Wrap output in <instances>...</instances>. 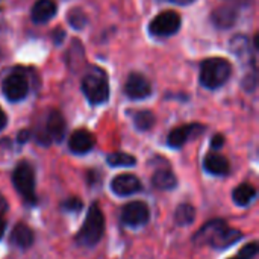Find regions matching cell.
Wrapping results in <instances>:
<instances>
[{
	"label": "cell",
	"instance_id": "3957f363",
	"mask_svg": "<svg viewBox=\"0 0 259 259\" xmlns=\"http://www.w3.org/2000/svg\"><path fill=\"white\" fill-rule=\"evenodd\" d=\"M105 232V215L97 203H93L90 206V211L85 217V222L80 228V231L76 234V243L83 247H93L96 246Z\"/></svg>",
	"mask_w": 259,
	"mask_h": 259
},
{
	"label": "cell",
	"instance_id": "7a4b0ae2",
	"mask_svg": "<svg viewBox=\"0 0 259 259\" xmlns=\"http://www.w3.org/2000/svg\"><path fill=\"white\" fill-rule=\"evenodd\" d=\"M232 74V64L225 58H208L200 65V85L208 90L223 87Z\"/></svg>",
	"mask_w": 259,
	"mask_h": 259
},
{
	"label": "cell",
	"instance_id": "ac0fdd59",
	"mask_svg": "<svg viewBox=\"0 0 259 259\" xmlns=\"http://www.w3.org/2000/svg\"><path fill=\"white\" fill-rule=\"evenodd\" d=\"M152 184L158 190L170 191V190H173V188L178 187V179H176V176H175L173 171L165 170V168H161V170L155 171V175L152 178Z\"/></svg>",
	"mask_w": 259,
	"mask_h": 259
},
{
	"label": "cell",
	"instance_id": "9c48e42d",
	"mask_svg": "<svg viewBox=\"0 0 259 259\" xmlns=\"http://www.w3.org/2000/svg\"><path fill=\"white\" fill-rule=\"evenodd\" d=\"M124 93L132 100H143L152 94V85L141 73H131L124 83Z\"/></svg>",
	"mask_w": 259,
	"mask_h": 259
},
{
	"label": "cell",
	"instance_id": "4316f807",
	"mask_svg": "<svg viewBox=\"0 0 259 259\" xmlns=\"http://www.w3.org/2000/svg\"><path fill=\"white\" fill-rule=\"evenodd\" d=\"M64 38H65V32H64L61 27L55 29V32H53V41H55L56 44H61V42L64 41Z\"/></svg>",
	"mask_w": 259,
	"mask_h": 259
},
{
	"label": "cell",
	"instance_id": "30bf717a",
	"mask_svg": "<svg viewBox=\"0 0 259 259\" xmlns=\"http://www.w3.org/2000/svg\"><path fill=\"white\" fill-rule=\"evenodd\" d=\"M143 185H141V181L135 176V175H131V173H123V175H118L112 179L111 182V190L114 194L120 196V197H127V196H132L138 191H141Z\"/></svg>",
	"mask_w": 259,
	"mask_h": 259
},
{
	"label": "cell",
	"instance_id": "6da1fadb",
	"mask_svg": "<svg viewBox=\"0 0 259 259\" xmlns=\"http://www.w3.org/2000/svg\"><path fill=\"white\" fill-rule=\"evenodd\" d=\"M243 238V234L237 229L228 226L222 219L208 222L196 235L194 243L200 246H211L214 249H228L238 243Z\"/></svg>",
	"mask_w": 259,
	"mask_h": 259
},
{
	"label": "cell",
	"instance_id": "ba28073f",
	"mask_svg": "<svg viewBox=\"0 0 259 259\" xmlns=\"http://www.w3.org/2000/svg\"><path fill=\"white\" fill-rule=\"evenodd\" d=\"M2 91L9 102H20L29 93V82L23 74L12 73L3 80Z\"/></svg>",
	"mask_w": 259,
	"mask_h": 259
},
{
	"label": "cell",
	"instance_id": "f546056e",
	"mask_svg": "<svg viewBox=\"0 0 259 259\" xmlns=\"http://www.w3.org/2000/svg\"><path fill=\"white\" fill-rule=\"evenodd\" d=\"M6 123H8V117L6 114L3 112V109L0 108V131H3L6 127Z\"/></svg>",
	"mask_w": 259,
	"mask_h": 259
},
{
	"label": "cell",
	"instance_id": "d4e9b609",
	"mask_svg": "<svg viewBox=\"0 0 259 259\" xmlns=\"http://www.w3.org/2000/svg\"><path fill=\"white\" fill-rule=\"evenodd\" d=\"M82 206H83V203L79 197H70L62 203V209H65L68 212H77L82 209Z\"/></svg>",
	"mask_w": 259,
	"mask_h": 259
},
{
	"label": "cell",
	"instance_id": "603a6c76",
	"mask_svg": "<svg viewBox=\"0 0 259 259\" xmlns=\"http://www.w3.org/2000/svg\"><path fill=\"white\" fill-rule=\"evenodd\" d=\"M87 21H88V18H87V15H85L80 9H73V11L70 12V15H68V23H70L74 29H82V27H85Z\"/></svg>",
	"mask_w": 259,
	"mask_h": 259
},
{
	"label": "cell",
	"instance_id": "7c38bea8",
	"mask_svg": "<svg viewBox=\"0 0 259 259\" xmlns=\"http://www.w3.org/2000/svg\"><path fill=\"white\" fill-rule=\"evenodd\" d=\"M203 131V126L197 124V123H193V124H185V126H181V127H176L170 132L168 138H167V143L170 147L173 149H181L190 138H193L194 135H199L200 132Z\"/></svg>",
	"mask_w": 259,
	"mask_h": 259
},
{
	"label": "cell",
	"instance_id": "44dd1931",
	"mask_svg": "<svg viewBox=\"0 0 259 259\" xmlns=\"http://www.w3.org/2000/svg\"><path fill=\"white\" fill-rule=\"evenodd\" d=\"M106 161L111 167H134L137 164L135 156L129 153H123V152H115V153L108 155Z\"/></svg>",
	"mask_w": 259,
	"mask_h": 259
},
{
	"label": "cell",
	"instance_id": "e0dca14e",
	"mask_svg": "<svg viewBox=\"0 0 259 259\" xmlns=\"http://www.w3.org/2000/svg\"><path fill=\"white\" fill-rule=\"evenodd\" d=\"M237 9L232 6H220L212 14V23L219 29H229L237 20Z\"/></svg>",
	"mask_w": 259,
	"mask_h": 259
},
{
	"label": "cell",
	"instance_id": "f1b7e54d",
	"mask_svg": "<svg viewBox=\"0 0 259 259\" xmlns=\"http://www.w3.org/2000/svg\"><path fill=\"white\" fill-rule=\"evenodd\" d=\"M29 137H30V132H29V131H21V132L18 134L17 141H18L20 144H23V143H26V141L29 140Z\"/></svg>",
	"mask_w": 259,
	"mask_h": 259
},
{
	"label": "cell",
	"instance_id": "52a82bcc",
	"mask_svg": "<svg viewBox=\"0 0 259 259\" xmlns=\"http://www.w3.org/2000/svg\"><path fill=\"white\" fill-rule=\"evenodd\" d=\"M150 220V209L144 202H131L121 209V223L127 228H143Z\"/></svg>",
	"mask_w": 259,
	"mask_h": 259
},
{
	"label": "cell",
	"instance_id": "7402d4cb",
	"mask_svg": "<svg viewBox=\"0 0 259 259\" xmlns=\"http://www.w3.org/2000/svg\"><path fill=\"white\" fill-rule=\"evenodd\" d=\"M134 121H135V127L144 132V131H149V129L153 127V124H155V115L150 111H140V112L135 114Z\"/></svg>",
	"mask_w": 259,
	"mask_h": 259
},
{
	"label": "cell",
	"instance_id": "cb8c5ba5",
	"mask_svg": "<svg viewBox=\"0 0 259 259\" xmlns=\"http://www.w3.org/2000/svg\"><path fill=\"white\" fill-rule=\"evenodd\" d=\"M258 255V243H250L247 246H244L240 253H238V258L240 259H253Z\"/></svg>",
	"mask_w": 259,
	"mask_h": 259
},
{
	"label": "cell",
	"instance_id": "5b68a950",
	"mask_svg": "<svg viewBox=\"0 0 259 259\" xmlns=\"http://www.w3.org/2000/svg\"><path fill=\"white\" fill-rule=\"evenodd\" d=\"M12 184L14 188L18 191V194L27 202L35 203L36 194H35V173L29 162H20L14 171H12Z\"/></svg>",
	"mask_w": 259,
	"mask_h": 259
},
{
	"label": "cell",
	"instance_id": "83f0119b",
	"mask_svg": "<svg viewBox=\"0 0 259 259\" xmlns=\"http://www.w3.org/2000/svg\"><path fill=\"white\" fill-rule=\"evenodd\" d=\"M9 209V205H8V200L5 199V196L0 194V217H3Z\"/></svg>",
	"mask_w": 259,
	"mask_h": 259
},
{
	"label": "cell",
	"instance_id": "d6a6232c",
	"mask_svg": "<svg viewBox=\"0 0 259 259\" xmlns=\"http://www.w3.org/2000/svg\"><path fill=\"white\" fill-rule=\"evenodd\" d=\"M231 259H240V258H231Z\"/></svg>",
	"mask_w": 259,
	"mask_h": 259
},
{
	"label": "cell",
	"instance_id": "4dcf8cb0",
	"mask_svg": "<svg viewBox=\"0 0 259 259\" xmlns=\"http://www.w3.org/2000/svg\"><path fill=\"white\" fill-rule=\"evenodd\" d=\"M168 2H171V3H176V5H182V6H185V5H190V3H193L194 0H168Z\"/></svg>",
	"mask_w": 259,
	"mask_h": 259
},
{
	"label": "cell",
	"instance_id": "4fadbf2b",
	"mask_svg": "<svg viewBox=\"0 0 259 259\" xmlns=\"http://www.w3.org/2000/svg\"><path fill=\"white\" fill-rule=\"evenodd\" d=\"M65 135V120L62 117V114L59 111H52L49 114L47 118V124H46V137L49 138V141H55V143H61L64 140Z\"/></svg>",
	"mask_w": 259,
	"mask_h": 259
},
{
	"label": "cell",
	"instance_id": "8992f818",
	"mask_svg": "<svg viewBox=\"0 0 259 259\" xmlns=\"http://www.w3.org/2000/svg\"><path fill=\"white\" fill-rule=\"evenodd\" d=\"M182 20L181 15L175 11H164L161 14H158L149 26V32L153 36H171L175 35L179 29H181Z\"/></svg>",
	"mask_w": 259,
	"mask_h": 259
},
{
	"label": "cell",
	"instance_id": "2e32d148",
	"mask_svg": "<svg viewBox=\"0 0 259 259\" xmlns=\"http://www.w3.org/2000/svg\"><path fill=\"white\" fill-rule=\"evenodd\" d=\"M11 243L18 249H29L33 244V232L24 223L17 225L11 232Z\"/></svg>",
	"mask_w": 259,
	"mask_h": 259
},
{
	"label": "cell",
	"instance_id": "d6986e66",
	"mask_svg": "<svg viewBox=\"0 0 259 259\" xmlns=\"http://www.w3.org/2000/svg\"><path fill=\"white\" fill-rule=\"evenodd\" d=\"M255 197H256V190L250 184H241L232 193V199L238 206H247Z\"/></svg>",
	"mask_w": 259,
	"mask_h": 259
},
{
	"label": "cell",
	"instance_id": "5bb4252c",
	"mask_svg": "<svg viewBox=\"0 0 259 259\" xmlns=\"http://www.w3.org/2000/svg\"><path fill=\"white\" fill-rule=\"evenodd\" d=\"M58 6L53 0H36L32 6V21L36 24H44L56 15Z\"/></svg>",
	"mask_w": 259,
	"mask_h": 259
},
{
	"label": "cell",
	"instance_id": "9a60e30c",
	"mask_svg": "<svg viewBox=\"0 0 259 259\" xmlns=\"http://www.w3.org/2000/svg\"><path fill=\"white\" fill-rule=\"evenodd\" d=\"M203 167L208 173H211L214 176H226L231 170L229 161L219 153L206 155L203 159Z\"/></svg>",
	"mask_w": 259,
	"mask_h": 259
},
{
	"label": "cell",
	"instance_id": "ffe728a7",
	"mask_svg": "<svg viewBox=\"0 0 259 259\" xmlns=\"http://www.w3.org/2000/svg\"><path fill=\"white\" fill-rule=\"evenodd\" d=\"M175 220L179 226H188L196 220V209L190 203H182L175 212Z\"/></svg>",
	"mask_w": 259,
	"mask_h": 259
},
{
	"label": "cell",
	"instance_id": "277c9868",
	"mask_svg": "<svg viewBox=\"0 0 259 259\" xmlns=\"http://www.w3.org/2000/svg\"><path fill=\"white\" fill-rule=\"evenodd\" d=\"M82 91L90 103L102 105L109 99V82L103 70L91 68L82 79Z\"/></svg>",
	"mask_w": 259,
	"mask_h": 259
},
{
	"label": "cell",
	"instance_id": "1f68e13d",
	"mask_svg": "<svg viewBox=\"0 0 259 259\" xmlns=\"http://www.w3.org/2000/svg\"><path fill=\"white\" fill-rule=\"evenodd\" d=\"M5 229H6V222L3 220V217H0V238H2L3 234H5Z\"/></svg>",
	"mask_w": 259,
	"mask_h": 259
},
{
	"label": "cell",
	"instance_id": "8fae6325",
	"mask_svg": "<svg viewBox=\"0 0 259 259\" xmlns=\"http://www.w3.org/2000/svg\"><path fill=\"white\" fill-rule=\"evenodd\" d=\"M94 144H96V138L87 129L74 131L68 140V147L76 155H85V153L91 152L94 149Z\"/></svg>",
	"mask_w": 259,
	"mask_h": 259
},
{
	"label": "cell",
	"instance_id": "484cf974",
	"mask_svg": "<svg viewBox=\"0 0 259 259\" xmlns=\"http://www.w3.org/2000/svg\"><path fill=\"white\" fill-rule=\"evenodd\" d=\"M223 144H225V137H223V135H220V134L214 135V138L211 140V147H212L214 150L222 149V147H223Z\"/></svg>",
	"mask_w": 259,
	"mask_h": 259
}]
</instances>
